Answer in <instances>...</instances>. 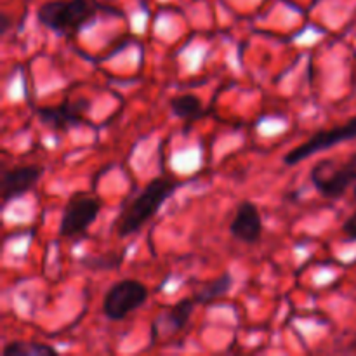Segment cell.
Segmentation results:
<instances>
[{
  "instance_id": "6da1fadb",
  "label": "cell",
  "mask_w": 356,
  "mask_h": 356,
  "mask_svg": "<svg viewBox=\"0 0 356 356\" xmlns=\"http://www.w3.org/2000/svg\"><path fill=\"white\" fill-rule=\"evenodd\" d=\"M101 10L113 13V9L104 7L97 0H51L38 7L37 19L63 37H73Z\"/></svg>"
},
{
  "instance_id": "7a4b0ae2",
  "label": "cell",
  "mask_w": 356,
  "mask_h": 356,
  "mask_svg": "<svg viewBox=\"0 0 356 356\" xmlns=\"http://www.w3.org/2000/svg\"><path fill=\"white\" fill-rule=\"evenodd\" d=\"M177 186L179 183L170 177H155L153 181H149L143 188L141 193L134 200L129 202V205L118 218V236L127 238V236L138 233L160 211L163 202L176 191Z\"/></svg>"
},
{
  "instance_id": "3957f363",
  "label": "cell",
  "mask_w": 356,
  "mask_h": 356,
  "mask_svg": "<svg viewBox=\"0 0 356 356\" xmlns=\"http://www.w3.org/2000/svg\"><path fill=\"white\" fill-rule=\"evenodd\" d=\"M309 179L320 195L337 200L356 184V153L348 156L341 165H336L332 160H322L312 169Z\"/></svg>"
},
{
  "instance_id": "277c9868",
  "label": "cell",
  "mask_w": 356,
  "mask_h": 356,
  "mask_svg": "<svg viewBox=\"0 0 356 356\" xmlns=\"http://www.w3.org/2000/svg\"><path fill=\"white\" fill-rule=\"evenodd\" d=\"M148 299V289L145 284L132 278L115 282L108 289L103 299V313L111 322H120L131 313L141 308Z\"/></svg>"
},
{
  "instance_id": "5b68a950",
  "label": "cell",
  "mask_w": 356,
  "mask_h": 356,
  "mask_svg": "<svg viewBox=\"0 0 356 356\" xmlns=\"http://www.w3.org/2000/svg\"><path fill=\"white\" fill-rule=\"evenodd\" d=\"M355 139H356V115L355 117H351L346 124L315 132L308 141H305L302 145L296 146L294 149H291V152L284 156V163L289 167L298 165V163L305 162L306 159L316 155V153L334 148V146L341 145V143L355 141Z\"/></svg>"
},
{
  "instance_id": "8992f818",
  "label": "cell",
  "mask_w": 356,
  "mask_h": 356,
  "mask_svg": "<svg viewBox=\"0 0 356 356\" xmlns=\"http://www.w3.org/2000/svg\"><path fill=\"white\" fill-rule=\"evenodd\" d=\"M101 204L99 200L90 197H80L66 205L65 212L59 222V235L61 236H76L86 233L90 226L96 222L99 216Z\"/></svg>"
},
{
  "instance_id": "52a82bcc",
  "label": "cell",
  "mask_w": 356,
  "mask_h": 356,
  "mask_svg": "<svg viewBox=\"0 0 356 356\" xmlns=\"http://www.w3.org/2000/svg\"><path fill=\"white\" fill-rule=\"evenodd\" d=\"M89 101H66L58 106H45L38 110V118L52 131H68L86 122V111H89Z\"/></svg>"
},
{
  "instance_id": "ba28073f",
  "label": "cell",
  "mask_w": 356,
  "mask_h": 356,
  "mask_svg": "<svg viewBox=\"0 0 356 356\" xmlns=\"http://www.w3.org/2000/svg\"><path fill=\"white\" fill-rule=\"evenodd\" d=\"M44 169L38 165H21L14 169L3 170L2 183H0V195L2 204L7 205L14 198H19L33 190L40 181Z\"/></svg>"
},
{
  "instance_id": "9c48e42d",
  "label": "cell",
  "mask_w": 356,
  "mask_h": 356,
  "mask_svg": "<svg viewBox=\"0 0 356 356\" xmlns=\"http://www.w3.org/2000/svg\"><path fill=\"white\" fill-rule=\"evenodd\" d=\"M229 233L233 238L247 245L259 242L263 236V218L256 204L245 200L238 205L235 218L229 225Z\"/></svg>"
},
{
  "instance_id": "30bf717a",
  "label": "cell",
  "mask_w": 356,
  "mask_h": 356,
  "mask_svg": "<svg viewBox=\"0 0 356 356\" xmlns=\"http://www.w3.org/2000/svg\"><path fill=\"white\" fill-rule=\"evenodd\" d=\"M195 306H197V301H195L193 298L181 299L177 305H174L172 308H169L165 313L160 315V318L156 320L153 329H155L156 332L162 330V332L167 334L181 332V330L188 325V322H190L191 315H193L195 312Z\"/></svg>"
},
{
  "instance_id": "8fae6325",
  "label": "cell",
  "mask_w": 356,
  "mask_h": 356,
  "mask_svg": "<svg viewBox=\"0 0 356 356\" xmlns=\"http://www.w3.org/2000/svg\"><path fill=\"white\" fill-rule=\"evenodd\" d=\"M233 284H235V280H233L232 275L222 273L221 277L214 278V280H211L209 284H205L204 287L195 291L191 298L197 301V305H207V302L218 301V299L225 298V296L233 289Z\"/></svg>"
},
{
  "instance_id": "7c38bea8",
  "label": "cell",
  "mask_w": 356,
  "mask_h": 356,
  "mask_svg": "<svg viewBox=\"0 0 356 356\" xmlns=\"http://www.w3.org/2000/svg\"><path fill=\"white\" fill-rule=\"evenodd\" d=\"M169 106L172 113L184 122H195L200 117H204L205 113L204 103L195 94H181V96L172 97Z\"/></svg>"
},
{
  "instance_id": "4fadbf2b",
  "label": "cell",
  "mask_w": 356,
  "mask_h": 356,
  "mask_svg": "<svg viewBox=\"0 0 356 356\" xmlns=\"http://www.w3.org/2000/svg\"><path fill=\"white\" fill-rule=\"evenodd\" d=\"M54 348L40 343H24V341H13L2 350V356H54Z\"/></svg>"
},
{
  "instance_id": "5bb4252c",
  "label": "cell",
  "mask_w": 356,
  "mask_h": 356,
  "mask_svg": "<svg viewBox=\"0 0 356 356\" xmlns=\"http://www.w3.org/2000/svg\"><path fill=\"white\" fill-rule=\"evenodd\" d=\"M122 254H103V256H94V257H83L82 264L90 271H111L120 268Z\"/></svg>"
},
{
  "instance_id": "9a60e30c",
  "label": "cell",
  "mask_w": 356,
  "mask_h": 356,
  "mask_svg": "<svg viewBox=\"0 0 356 356\" xmlns=\"http://www.w3.org/2000/svg\"><path fill=\"white\" fill-rule=\"evenodd\" d=\"M355 200H356V184H355ZM343 233H344V238H346L348 242H356V211L346 219V221H344Z\"/></svg>"
},
{
  "instance_id": "2e32d148",
  "label": "cell",
  "mask_w": 356,
  "mask_h": 356,
  "mask_svg": "<svg viewBox=\"0 0 356 356\" xmlns=\"http://www.w3.org/2000/svg\"><path fill=\"white\" fill-rule=\"evenodd\" d=\"M10 26H13V19L7 13H2V16H0V35H6Z\"/></svg>"
}]
</instances>
